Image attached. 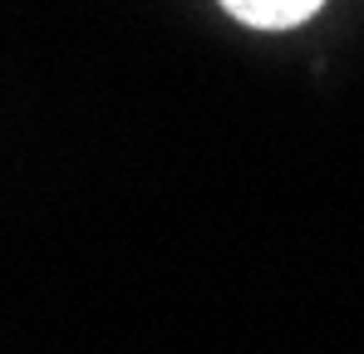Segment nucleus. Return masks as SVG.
<instances>
[{"label":"nucleus","instance_id":"1","mask_svg":"<svg viewBox=\"0 0 364 354\" xmlns=\"http://www.w3.org/2000/svg\"><path fill=\"white\" fill-rule=\"evenodd\" d=\"M237 20L261 25V30H281V25H301L305 15L320 10V0H222Z\"/></svg>","mask_w":364,"mask_h":354}]
</instances>
